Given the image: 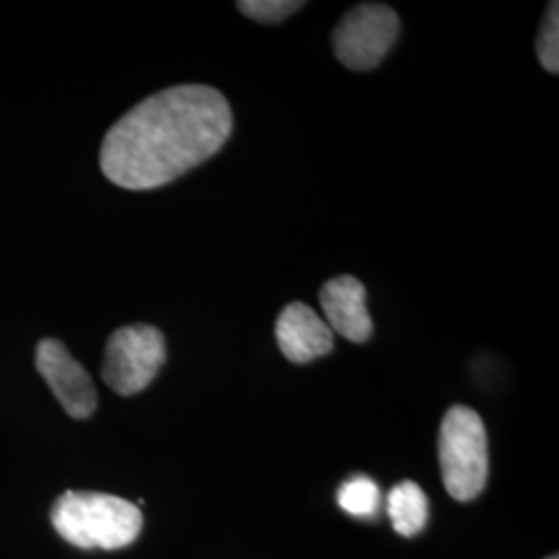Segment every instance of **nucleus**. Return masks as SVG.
I'll list each match as a JSON object with an SVG mask.
<instances>
[{
	"label": "nucleus",
	"instance_id": "11",
	"mask_svg": "<svg viewBox=\"0 0 559 559\" xmlns=\"http://www.w3.org/2000/svg\"><path fill=\"white\" fill-rule=\"evenodd\" d=\"M537 57L543 69L549 73L559 71V4L551 2L545 11V17L540 23L539 36H537Z\"/></svg>",
	"mask_w": 559,
	"mask_h": 559
},
{
	"label": "nucleus",
	"instance_id": "13",
	"mask_svg": "<svg viewBox=\"0 0 559 559\" xmlns=\"http://www.w3.org/2000/svg\"><path fill=\"white\" fill-rule=\"evenodd\" d=\"M547 559H558V556H551V558H547Z\"/></svg>",
	"mask_w": 559,
	"mask_h": 559
},
{
	"label": "nucleus",
	"instance_id": "6",
	"mask_svg": "<svg viewBox=\"0 0 559 559\" xmlns=\"http://www.w3.org/2000/svg\"><path fill=\"white\" fill-rule=\"evenodd\" d=\"M36 367L67 415L73 419H87L96 413V385L60 340H41L36 348Z\"/></svg>",
	"mask_w": 559,
	"mask_h": 559
},
{
	"label": "nucleus",
	"instance_id": "8",
	"mask_svg": "<svg viewBox=\"0 0 559 559\" xmlns=\"http://www.w3.org/2000/svg\"><path fill=\"white\" fill-rule=\"evenodd\" d=\"M325 323L332 332L350 342H367L373 334V321L367 309V290L353 276L328 280L320 290Z\"/></svg>",
	"mask_w": 559,
	"mask_h": 559
},
{
	"label": "nucleus",
	"instance_id": "4",
	"mask_svg": "<svg viewBox=\"0 0 559 559\" xmlns=\"http://www.w3.org/2000/svg\"><path fill=\"white\" fill-rule=\"evenodd\" d=\"M166 362V340L158 328L133 323L119 328L104 350L102 378L120 396L143 392Z\"/></svg>",
	"mask_w": 559,
	"mask_h": 559
},
{
	"label": "nucleus",
	"instance_id": "12",
	"mask_svg": "<svg viewBox=\"0 0 559 559\" xmlns=\"http://www.w3.org/2000/svg\"><path fill=\"white\" fill-rule=\"evenodd\" d=\"M300 7L302 2L299 0H240L237 4L242 15L260 23H280L297 13Z\"/></svg>",
	"mask_w": 559,
	"mask_h": 559
},
{
	"label": "nucleus",
	"instance_id": "3",
	"mask_svg": "<svg viewBox=\"0 0 559 559\" xmlns=\"http://www.w3.org/2000/svg\"><path fill=\"white\" fill-rule=\"evenodd\" d=\"M441 479L450 498L471 501L480 496L489 475L487 431L479 417L468 406H452L441 420Z\"/></svg>",
	"mask_w": 559,
	"mask_h": 559
},
{
	"label": "nucleus",
	"instance_id": "2",
	"mask_svg": "<svg viewBox=\"0 0 559 559\" xmlns=\"http://www.w3.org/2000/svg\"><path fill=\"white\" fill-rule=\"evenodd\" d=\"M50 519L62 539L81 549H120L140 537L141 510L117 496L96 491H64Z\"/></svg>",
	"mask_w": 559,
	"mask_h": 559
},
{
	"label": "nucleus",
	"instance_id": "7",
	"mask_svg": "<svg viewBox=\"0 0 559 559\" xmlns=\"http://www.w3.org/2000/svg\"><path fill=\"white\" fill-rule=\"evenodd\" d=\"M276 340L282 355L297 365L325 357L334 348V332L305 302H290L282 309Z\"/></svg>",
	"mask_w": 559,
	"mask_h": 559
},
{
	"label": "nucleus",
	"instance_id": "10",
	"mask_svg": "<svg viewBox=\"0 0 559 559\" xmlns=\"http://www.w3.org/2000/svg\"><path fill=\"white\" fill-rule=\"evenodd\" d=\"M336 500L346 514L357 519H371L380 510V487L376 485V480L365 475H355L340 485Z\"/></svg>",
	"mask_w": 559,
	"mask_h": 559
},
{
	"label": "nucleus",
	"instance_id": "9",
	"mask_svg": "<svg viewBox=\"0 0 559 559\" xmlns=\"http://www.w3.org/2000/svg\"><path fill=\"white\" fill-rule=\"evenodd\" d=\"M388 516L402 537H415L429 522V500L413 480H402L388 493Z\"/></svg>",
	"mask_w": 559,
	"mask_h": 559
},
{
	"label": "nucleus",
	"instance_id": "1",
	"mask_svg": "<svg viewBox=\"0 0 559 559\" xmlns=\"http://www.w3.org/2000/svg\"><path fill=\"white\" fill-rule=\"evenodd\" d=\"M233 133V112L218 90L177 85L120 117L102 141L104 177L129 191H150L210 160Z\"/></svg>",
	"mask_w": 559,
	"mask_h": 559
},
{
	"label": "nucleus",
	"instance_id": "5",
	"mask_svg": "<svg viewBox=\"0 0 559 559\" xmlns=\"http://www.w3.org/2000/svg\"><path fill=\"white\" fill-rule=\"evenodd\" d=\"M399 15L380 2L350 9L332 34L336 59L350 71H371L385 59L399 38Z\"/></svg>",
	"mask_w": 559,
	"mask_h": 559
}]
</instances>
